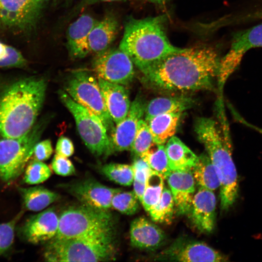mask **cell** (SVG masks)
<instances>
[{"label":"cell","mask_w":262,"mask_h":262,"mask_svg":"<svg viewBox=\"0 0 262 262\" xmlns=\"http://www.w3.org/2000/svg\"><path fill=\"white\" fill-rule=\"evenodd\" d=\"M220 60L211 46L182 49L141 72L142 81L150 87L167 92L212 90Z\"/></svg>","instance_id":"6da1fadb"},{"label":"cell","mask_w":262,"mask_h":262,"mask_svg":"<svg viewBox=\"0 0 262 262\" xmlns=\"http://www.w3.org/2000/svg\"><path fill=\"white\" fill-rule=\"evenodd\" d=\"M46 88L44 79L32 77L14 81L1 91L0 135L19 137L32 129L42 106Z\"/></svg>","instance_id":"7a4b0ae2"},{"label":"cell","mask_w":262,"mask_h":262,"mask_svg":"<svg viewBox=\"0 0 262 262\" xmlns=\"http://www.w3.org/2000/svg\"><path fill=\"white\" fill-rule=\"evenodd\" d=\"M164 15L125 21L119 48L131 59L141 72L167 56L182 50L173 45L165 30Z\"/></svg>","instance_id":"3957f363"},{"label":"cell","mask_w":262,"mask_h":262,"mask_svg":"<svg viewBox=\"0 0 262 262\" xmlns=\"http://www.w3.org/2000/svg\"><path fill=\"white\" fill-rule=\"evenodd\" d=\"M225 122L221 129L214 119L200 117L196 119L194 128L216 171L220 183V207L226 211L237 199L239 185L229 130Z\"/></svg>","instance_id":"277c9868"},{"label":"cell","mask_w":262,"mask_h":262,"mask_svg":"<svg viewBox=\"0 0 262 262\" xmlns=\"http://www.w3.org/2000/svg\"><path fill=\"white\" fill-rule=\"evenodd\" d=\"M115 230L67 239H53L45 247L48 262H106L114 260Z\"/></svg>","instance_id":"5b68a950"},{"label":"cell","mask_w":262,"mask_h":262,"mask_svg":"<svg viewBox=\"0 0 262 262\" xmlns=\"http://www.w3.org/2000/svg\"><path fill=\"white\" fill-rule=\"evenodd\" d=\"M59 219L58 230L53 239L71 238L115 230V218L109 211L83 204L68 208L61 213Z\"/></svg>","instance_id":"8992f818"},{"label":"cell","mask_w":262,"mask_h":262,"mask_svg":"<svg viewBox=\"0 0 262 262\" xmlns=\"http://www.w3.org/2000/svg\"><path fill=\"white\" fill-rule=\"evenodd\" d=\"M59 95L73 116L78 132L91 152L103 157L113 153L107 131L99 118L74 100L65 91H59Z\"/></svg>","instance_id":"52a82bcc"},{"label":"cell","mask_w":262,"mask_h":262,"mask_svg":"<svg viewBox=\"0 0 262 262\" xmlns=\"http://www.w3.org/2000/svg\"><path fill=\"white\" fill-rule=\"evenodd\" d=\"M65 91L76 102L88 109L101 120L107 131L114 128L97 77L86 70L72 72L65 85Z\"/></svg>","instance_id":"ba28073f"},{"label":"cell","mask_w":262,"mask_h":262,"mask_svg":"<svg viewBox=\"0 0 262 262\" xmlns=\"http://www.w3.org/2000/svg\"><path fill=\"white\" fill-rule=\"evenodd\" d=\"M39 130L33 127L25 135L16 138L0 135V179L3 181L11 183L24 171L33 154Z\"/></svg>","instance_id":"9c48e42d"},{"label":"cell","mask_w":262,"mask_h":262,"mask_svg":"<svg viewBox=\"0 0 262 262\" xmlns=\"http://www.w3.org/2000/svg\"><path fill=\"white\" fill-rule=\"evenodd\" d=\"M257 47H262V23L233 35L229 51L220 62L216 80L220 97L226 82L237 68L245 54Z\"/></svg>","instance_id":"30bf717a"},{"label":"cell","mask_w":262,"mask_h":262,"mask_svg":"<svg viewBox=\"0 0 262 262\" xmlns=\"http://www.w3.org/2000/svg\"><path fill=\"white\" fill-rule=\"evenodd\" d=\"M92 70L97 78L123 85L131 82L134 75L132 61L119 48H109L95 54Z\"/></svg>","instance_id":"8fae6325"},{"label":"cell","mask_w":262,"mask_h":262,"mask_svg":"<svg viewBox=\"0 0 262 262\" xmlns=\"http://www.w3.org/2000/svg\"><path fill=\"white\" fill-rule=\"evenodd\" d=\"M48 0H0V25L26 32L36 25Z\"/></svg>","instance_id":"7c38bea8"},{"label":"cell","mask_w":262,"mask_h":262,"mask_svg":"<svg viewBox=\"0 0 262 262\" xmlns=\"http://www.w3.org/2000/svg\"><path fill=\"white\" fill-rule=\"evenodd\" d=\"M62 188L82 204L109 211L114 195L121 189L108 187L92 178L63 184Z\"/></svg>","instance_id":"4fadbf2b"},{"label":"cell","mask_w":262,"mask_h":262,"mask_svg":"<svg viewBox=\"0 0 262 262\" xmlns=\"http://www.w3.org/2000/svg\"><path fill=\"white\" fill-rule=\"evenodd\" d=\"M160 260L180 262H227L229 258L204 242L179 239L164 250Z\"/></svg>","instance_id":"5bb4252c"},{"label":"cell","mask_w":262,"mask_h":262,"mask_svg":"<svg viewBox=\"0 0 262 262\" xmlns=\"http://www.w3.org/2000/svg\"><path fill=\"white\" fill-rule=\"evenodd\" d=\"M146 105L137 96L131 103L125 117L114 127L110 137L113 153L131 150L139 122L144 116Z\"/></svg>","instance_id":"9a60e30c"},{"label":"cell","mask_w":262,"mask_h":262,"mask_svg":"<svg viewBox=\"0 0 262 262\" xmlns=\"http://www.w3.org/2000/svg\"><path fill=\"white\" fill-rule=\"evenodd\" d=\"M59 216L52 208L30 217L20 228L19 232L26 241L38 244L53 239L59 228Z\"/></svg>","instance_id":"2e32d148"},{"label":"cell","mask_w":262,"mask_h":262,"mask_svg":"<svg viewBox=\"0 0 262 262\" xmlns=\"http://www.w3.org/2000/svg\"><path fill=\"white\" fill-rule=\"evenodd\" d=\"M216 200L213 191L199 187L188 213L193 226L200 232L210 233L215 224Z\"/></svg>","instance_id":"e0dca14e"},{"label":"cell","mask_w":262,"mask_h":262,"mask_svg":"<svg viewBox=\"0 0 262 262\" xmlns=\"http://www.w3.org/2000/svg\"><path fill=\"white\" fill-rule=\"evenodd\" d=\"M172 194L175 210L180 214L189 213L195 194L192 170L171 171L165 178Z\"/></svg>","instance_id":"ac0fdd59"},{"label":"cell","mask_w":262,"mask_h":262,"mask_svg":"<svg viewBox=\"0 0 262 262\" xmlns=\"http://www.w3.org/2000/svg\"><path fill=\"white\" fill-rule=\"evenodd\" d=\"M98 20L88 14H82L68 27L66 47L73 58H82L90 53L88 39L92 29Z\"/></svg>","instance_id":"d6986e66"},{"label":"cell","mask_w":262,"mask_h":262,"mask_svg":"<svg viewBox=\"0 0 262 262\" xmlns=\"http://www.w3.org/2000/svg\"><path fill=\"white\" fill-rule=\"evenodd\" d=\"M130 237L133 247L148 250L158 248L165 240L163 230L144 217L137 218L132 221Z\"/></svg>","instance_id":"ffe728a7"},{"label":"cell","mask_w":262,"mask_h":262,"mask_svg":"<svg viewBox=\"0 0 262 262\" xmlns=\"http://www.w3.org/2000/svg\"><path fill=\"white\" fill-rule=\"evenodd\" d=\"M98 80L109 113L117 124L125 117L130 108L128 92L124 85Z\"/></svg>","instance_id":"44dd1931"},{"label":"cell","mask_w":262,"mask_h":262,"mask_svg":"<svg viewBox=\"0 0 262 262\" xmlns=\"http://www.w3.org/2000/svg\"><path fill=\"white\" fill-rule=\"evenodd\" d=\"M118 27L117 19L110 13L98 21L90 31L88 37L90 53L97 54L108 49L116 36Z\"/></svg>","instance_id":"7402d4cb"},{"label":"cell","mask_w":262,"mask_h":262,"mask_svg":"<svg viewBox=\"0 0 262 262\" xmlns=\"http://www.w3.org/2000/svg\"><path fill=\"white\" fill-rule=\"evenodd\" d=\"M165 148L171 171L192 170L197 162L198 156L176 136L167 141Z\"/></svg>","instance_id":"603a6c76"},{"label":"cell","mask_w":262,"mask_h":262,"mask_svg":"<svg viewBox=\"0 0 262 262\" xmlns=\"http://www.w3.org/2000/svg\"><path fill=\"white\" fill-rule=\"evenodd\" d=\"M194 103L192 98L185 96L156 98L146 104L145 120L164 114L182 113L192 108Z\"/></svg>","instance_id":"cb8c5ba5"},{"label":"cell","mask_w":262,"mask_h":262,"mask_svg":"<svg viewBox=\"0 0 262 262\" xmlns=\"http://www.w3.org/2000/svg\"><path fill=\"white\" fill-rule=\"evenodd\" d=\"M181 113L164 114L146 120L156 144L164 145L177 131Z\"/></svg>","instance_id":"d4e9b609"},{"label":"cell","mask_w":262,"mask_h":262,"mask_svg":"<svg viewBox=\"0 0 262 262\" xmlns=\"http://www.w3.org/2000/svg\"><path fill=\"white\" fill-rule=\"evenodd\" d=\"M24 208L29 211H41L57 201L60 196L42 186L18 187Z\"/></svg>","instance_id":"484cf974"},{"label":"cell","mask_w":262,"mask_h":262,"mask_svg":"<svg viewBox=\"0 0 262 262\" xmlns=\"http://www.w3.org/2000/svg\"><path fill=\"white\" fill-rule=\"evenodd\" d=\"M196 183L201 187L214 191L220 187V181L215 169L207 154L198 156L192 169Z\"/></svg>","instance_id":"4316f807"},{"label":"cell","mask_w":262,"mask_h":262,"mask_svg":"<svg viewBox=\"0 0 262 262\" xmlns=\"http://www.w3.org/2000/svg\"><path fill=\"white\" fill-rule=\"evenodd\" d=\"M164 179L161 174L154 170L148 175L141 201L147 212H148L160 200L164 187Z\"/></svg>","instance_id":"83f0119b"},{"label":"cell","mask_w":262,"mask_h":262,"mask_svg":"<svg viewBox=\"0 0 262 262\" xmlns=\"http://www.w3.org/2000/svg\"><path fill=\"white\" fill-rule=\"evenodd\" d=\"M140 157L153 170L161 174L164 179L171 171L164 145L155 144Z\"/></svg>","instance_id":"f1b7e54d"},{"label":"cell","mask_w":262,"mask_h":262,"mask_svg":"<svg viewBox=\"0 0 262 262\" xmlns=\"http://www.w3.org/2000/svg\"><path fill=\"white\" fill-rule=\"evenodd\" d=\"M175 210L173 197L170 189L164 187L160 200L148 212L155 222L169 223Z\"/></svg>","instance_id":"f546056e"},{"label":"cell","mask_w":262,"mask_h":262,"mask_svg":"<svg viewBox=\"0 0 262 262\" xmlns=\"http://www.w3.org/2000/svg\"><path fill=\"white\" fill-rule=\"evenodd\" d=\"M100 172L110 180L123 186H130L133 181L132 165L111 163L102 165Z\"/></svg>","instance_id":"4dcf8cb0"},{"label":"cell","mask_w":262,"mask_h":262,"mask_svg":"<svg viewBox=\"0 0 262 262\" xmlns=\"http://www.w3.org/2000/svg\"><path fill=\"white\" fill-rule=\"evenodd\" d=\"M155 144L147 121L141 119L131 145V152L140 157Z\"/></svg>","instance_id":"1f68e13d"},{"label":"cell","mask_w":262,"mask_h":262,"mask_svg":"<svg viewBox=\"0 0 262 262\" xmlns=\"http://www.w3.org/2000/svg\"><path fill=\"white\" fill-rule=\"evenodd\" d=\"M139 201L133 191L123 192L121 190L113 196L111 207L122 213L131 215L139 209Z\"/></svg>","instance_id":"d6a6232c"},{"label":"cell","mask_w":262,"mask_h":262,"mask_svg":"<svg viewBox=\"0 0 262 262\" xmlns=\"http://www.w3.org/2000/svg\"><path fill=\"white\" fill-rule=\"evenodd\" d=\"M51 175V171L46 164L34 159L27 166L23 180L29 184H38L47 180Z\"/></svg>","instance_id":"836d02e7"},{"label":"cell","mask_w":262,"mask_h":262,"mask_svg":"<svg viewBox=\"0 0 262 262\" xmlns=\"http://www.w3.org/2000/svg\"><path fill=\"white\" fill-rule=\"evenodd\" d=\"M27 61L22 53L14 47L0 42V67H23Z\"/></svg>","instance_id":"e575fe53"},{"label":"cell","mask_w":262,"mask_h":262,"mask_svg":"<svg viewBox=\"0 0 262 262\" xmlns=\"http://www.w3.org/2000/svg\"><path fill=\"white\" fill-rule=\"evenodd\" d=\"M22 213L21 211L10 221L0 224V256L5 254L11 248L14 241L16 225Z\"/></svg>","instance_id":"d590c367"},{"label":"cell","mask_w":262,"mask_h":262,"mask_svg":"<svg viewBox=\"0 0 262 262\" xmlns=\"http://www.w3.org/2000/svg\"><path fill=\"white\" fill-rule=\"evenodd\" d=\"M51 167L57 175L69 176L76 173L75 168L71 161L66 157L56 153L52 159Z\"/></svg>","instance_id":"8d00e7d4"},{"label":"cell","mask_w":262,"mask_h":262,"mask_svg":"<svg viewBox=\"0 0 262 262\" xmlns=\"http://www.w3.org/2000/svg\"><path fill=\"white\" fill-rule=\"evenodd\" d=\"M250 6L249 10L244 11L232 18L233 23L262 18V0L250 1Z\"/></svg>","instance_id":"74e56055"},{"label":"cell","mask_w":262,"mask_h":262,"mask_svg":"<svg viewBox=\"0 0 262 262\" xmlns=\"http://www.w3.org/2000/svg\"><path fill=\"white\" fill-rule=\"evenodd\" d=\"M134 172V179L139 182L146 184L147 177L153 170L142 158L137 156L132 164Z\"/></svg>","instance_id":"f35d334b"},{"label":"cell","mask_w":262,"mask_h":262,"mask_svg":"<svg viewBox=\"0 0 262 262\" xmlns=\"http://www.w3.org/2000/svg\"><path fill=\"white\" fill-rule=\"evenodd\" d=\"M52 152L51 141L46 139L35 144L33 155L35 160L43 162L49 159Z\"/></svg>","instance_id":"ab89813d"},{"label":"cell","mask_w":262,"mask_h":262,"mask_svg":"<svg viewBox=\"0 0 262 262\" xmlns=\"http://www.w3.org/2000/svg\"><path fill=\"white\" fill-rule=\"evenodd\" d=\"M55 152L60 155L67 158L72 156L74 152L72 141L66 137L61 136L57 142Z\"/></svg>","instance_id":"60d3db41"},{"label":"cell","mask_w":262,"mask_h":262,"mask_svg":"<svg viewBox=\"0 0 262 262\" xmlns=\"http://www.w3.org/2000/svg\"><path fill=\"white\" fill-rule=\"evenodd\" d=\"M122 0H82L76 5L74 10L75 12L79 11L88 6L100 2H112Z\"/></svg>","instance_id":"b9f144b4"},{"label":"cell","mask_w":262,"mask_h":262,"mask_svg":"<svg viewBox=\"0 0 262 262\" xmlns=\"http://www.w3.org/2000/svg\"><path fill=\"white\" fill-rule=\"evenodd\" d=\"M146 185V184L142 183L135 180L133 181V191L141 203L145 192Z\"/></svg>","instance_id":"7bdbcfd3"},{"label":"cell","mask_w":262,"mask_h":262,"mask_svg":"<svg viewBox=\"0 0 262 262\" xmlns=\"http://www.w3.org/2000/svg\"><path fill=\"white\" fill-rule=\"evenodd\" d=\"M149 2L152 3L163 5H164L166 2L168 1L169 0H147Z\"/></svg>","instance_id":"ee69618b"}]
</instances>
